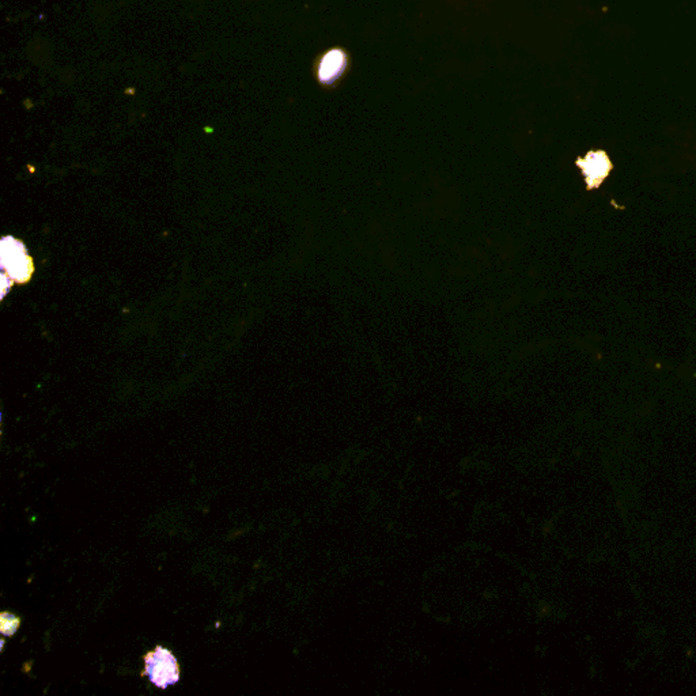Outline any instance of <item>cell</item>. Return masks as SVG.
<instances>
[{
  "label": "cell",
  "mask_w": 696,
  "mask_h": 696,
  "mask_svg": "<svg viewBox=\"0 0 696 696\" xmlns=\"http://www.w3.org/2000/svg\"><path fill=\"white\" fill-rule=\"evenodd\" d=\"M346 65V56L343 52L331 51L323 57L319 67V79L323 84H333Z\"/></svg>",
  "instance_id": "obj_4"
},
{
  "label": "cell",
  "mask_w": 696,
  "mask_h": 696,
  "mask_svg": "<svg viewBox=\"0 0 696 696\" xmlns=\"http://www.w3.org/2000/svg\"><path fill=\"white\" fill-rule=\"evenodd\" d=\"M22 621L18 616L13 615L10 612H3L0 615V631L5 637H11L18 631L19 626H21Z\"/></svg>",
  "instance_id": "obj_5"
},
{
  "label": "cell",
  "mask_w": 696,
  "mask_h": 696,
  "mask_svg": "<svg viewBox=\"0 0 696 696\" xmlns=\"http://www.w3.org/2000/svg\"><path fill=\"white\" fill-rule=\"evenodd\" d=\"M3 270L7 271L13 281L22 283L29 281L33 273V263L25 249L24 244L7 237L2 244Z\"/></svg>",
  "instance_id": "obj_2"
},
{
  "label": "cell",
  "mask_w": 696,
  "mask_h": 696,
  "mask_svg": "<svg viewBox=\"0 0 696 696\" xmlns=\"http://www.w3.org/2000/svg\"><path fill=\"white\" fill-rule=\"evenodd\" d=\"M589 188H597L610 174L612 164L604 152H592L577 161Z\"/></svg>",
  "instance_id": "obj_3"
},
{
  "label": "cell",
  "mask_w": 696,
  "mask_h": 696,
  "mask_svg": "<svg viewBox=\"0 0 696 696\" xmlns=\"http://www.w3.org/2000/svg\"><path fill=\"white\" fill-rule=\"evenodd\" d=\"M144 671L142 676H147L153 686L166 690L180 681V667L177 659L169 649L157 646L144 657Z\"/></svg>",
  "instance_id": "obj_1"
}]
</instances>
